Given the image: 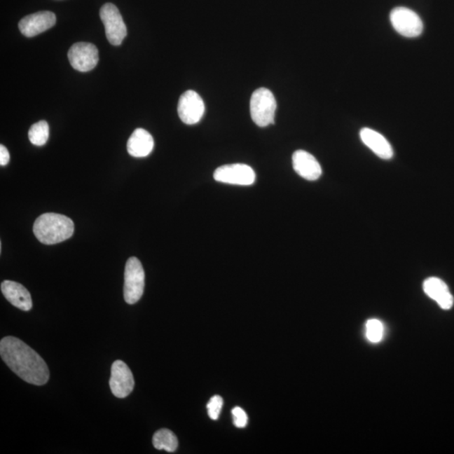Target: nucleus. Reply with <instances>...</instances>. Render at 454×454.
<instances>
[{"mask_svg":"<svg viewBox=\"0 0 454 454\" xmlns=\"http://www.w3.org/2000/svg\"><path fill=\"white\" fill-rule=\"evenodd\" d=\"M0 355L8 367L29 384L41 386L49 380L46 362L23 340L6 336L0 342Z\"/></svg>","mask_w":454,"mask_h":454,"instance_id":"obj_1","label":"nucleus"},{"mask_svg":"<svg viewBox=\"0 0 454 454\" xmlns=\"http://www.w3.org/2000/svg\"><path fill=\"white\" fill-rule=\"evenodd\" d=\"M74 231V221L63 214L45 213L34 223L33 233L38 241L53 245L69 239Z\"/></svg>","mask_w":454,"mask_h":454,"instance_id":"obj_2","label":"nucleus"},{"mask_svg":"<svg viewBox=\"0 0 454 454\" xmlns=\"http://www.w3.org/2000/svg\"><path fill=\"white\" fill-rule=\"evenodd\" d=\"M277 102L275 95L266 88H260L254 92L250 100L252 120L260 128L275 123Z\"/></svg>","mask_w":454,"mask_h":454,"instance_id":"obj_3","label":"nucleus"},{"mask_svg":"<svg viewBox=\"0 0 454 454\" xmlns=\"http://www.w3.org/2000/svg\"><path fill=\"white\" fill-rule=\"evenodd\" d=\"M145 288V272L142 264L132 256L126 262L125 268L124 298L129 305L140 301Z\"/></svg>","mask_w":454,"mask_h":454,"instance_id":"obj_4","label":"nucleus"},{"mask_svg":"<svg viewBox=\"0 0 454 454\" xmlns=\"http://www.w3.org/2000/svg\"><path fill=\"white\" fill-rule=\"evenodd\" d=\"M99 16L109 43L120 46L128 35V29L118 8L115 4H105L100 8Z\"/></svg>","mask_w":454,"mask_h":454,"instance_id":"obj_5","label":"nucleus"},{"mask_svg":"<svg viewBox=\"0 0 454 454\" xmlns=\"http://www.w3.org/2000/svg\"><path fill=\"white\" fill-rule=\"evenodd\" d=\"M392 27L399 35L405 37L419 36L423 32V22L413 11L406 7L394 8L390 13Z\"/></svg>","mask_w":454,"mask_h":454,"instance_id":"obj_6","label":"nucleus"},{"mask_svg":"<svg viewBox=\"0 0 454 454\" xmlns=\"http://www.w3.org/2000/svg\"><path fill=\"white\" fill-rule=\"evenodd\" d=\"M214 179L217 182L248 186L254 184L256 174L250 166L235 163L218 167L214 171Z\"/></svg>","mask_w":454,"mask_h":454,"instance_id":"obj_7","label":"nucleus"},{"mask_svg":"<svg viewBox=\"0 0 454 454\" xmlns=\"http://www.w3.org/2000/svg\"><path fill=\"white\" fill-rule=\"evenodd\" d=\"M67 57L74 69L88 71L94 69L98 64L99 50L94 44L78 42L71 46Z\"/></svg>","mask_w":454,"mask_h":454,"instance_id":"obj_8","label":"nucleus"},{"mask_svg":"<svg viewBox=\"0 0 454 454\" xmlns=\"http://www.w3.org/2000/svg\"><path fill=\"white\" fill-rule=\"evenodd\" d=\"M205 111L204 100L195 91L188 90L180 96L178 114L186 125H195L203 117Z\"/></svg>","mask_w":454,"mask_h":454,"instance_id":"obj_9","label":"nucleus"},{"mask_svg":"<svg viewBox=\"0 0 454 454\" xmlns=\"http://www.w3.org/2000/svg\"><path fill=\"white\" fill-rule=\"evenodd\" d=\"M135 386L132 370L121 360L114 362L111 367V376L109 387L111 392L117 398L128 397L132 392Z\"/></svg>","mask_w":454,"mask_h":454,"instance_id":"obj_10","label":"nucleus"},{"mask_svg":"<svg viewBox=\"0 0 454 454\" xmlns=\"http://www.w3.org/2000/svg\"><path fill=\"white\" fill-rule=\"evenodd\" d=\"M56 21V15L53 12H37L24 17L19 22V29L24 36L33 37L52 28Z\"/></svg>","mask_w":454,"mask_h":454,"instance_id":"obj_11","label":"nucleus"},{"mask_svg":"<svg viewBox=\"0 0 454 454\" xmlns=\"http://www.w3.org/2000/svg\"><path fill=\"white\" fill-rule=\"evenodd\" d=\"M292 163L294 171L306 180H317L322 174V167L317 158L305 151H294Z\"/></svg>","mask_w":454,"mask_h":454,"instance_id":"obj_12","label":"nucleus"},{"mask_svg":"<svg viewBox=\"0 0 454 454\" xmlns=\"http://www.w3.org/2000/svg\"><path fill=\"white\" fill-rule=\"evenodd\" d=\"M1 291L6 300L16 308L24 311L32 310L31 294L22 284L15 281L4 280L1 283Z\"/></svg>","mask_w":454,"mask_h":454,"instance_id":"obj_13","label":"nucleus"},{"mask_svg":"<svg viewBox=\"0 0 454 454\" xmlns=\"http://www.w3.org/2000/svg\"><path fill=\"white\" fill-rule=\"evenodd\" d=\"M424 292L435 301L441 309L449 310L453 305L454 298L450 293L448 285L439 277H431L424 281Z\"/></svg>","mask_w":454,"mask_h":454,"instance_id":"obj_14","label":"nucleus"},{"mask_svg":"<svg viewBox=\"0 0 454 454\" xmlns=\"http://www.w3.org/2000/svg\"><path fill=\"white\" fill-rule=\"evenodd\" d=\"M360 138L366 146L371 149L378 158L389 160L392 158L394 151L386 138L376 130L370 128L361 130Z\"/></svg>","mask_w":454,"mask_h":454,"instance_id":"obj_15","label":"nucleus"},{"mask_svg":"<svg viewBox=\"0 0 454 454\" xmlns=\"http://www.w3.org/2000/svg\"><path fill=\"white\" fill-rule=\"evenodd\" d=\"M154 141L147 130L138 128L134 130L128 142V151L135 158H145L153 150Z\"/></svg>","mask_w":454,"mask_h":454,"instance_id":"obj_16","label":"nucleus"},{"mask_svg":"<svg viewBox=\"0 0 454 454\" xmlns=\"http://www.w3.org/2000/svg\"><path fill=\"white\" fill-rule=\"evenodd\" d=\"M153 443L156 449L174 453L178 448L179 441L174 432L164 428L154 433Z\"/></svg>","mask_w":454,"mask_h":454,"instance_id":"obj_17","label":"nucleus"},{"mask_svg":"<svg viewBox=\"0 0 454 454\" xmlns=\"http://www.w3.org/2000/svg\"><path fill=\"white\" fill-rule=\"evenodd\" d=\"M29 140L35 146H43L49 138V125L48 122L41 121L32 125L29 130Z\"/></svg>","mask_w":454,"mask_h":454,"instance_id":"obj_18","label":"nucleus"},{"mask_svg":"<svg viewBox=\"0 0 454 454\" xmlns=\"http://www.w3.org/2000/svg\"><path fill=\"white\" fill-rule=\"evenodd\" d=\"M384 334L383 324L376 319H369L366 324V335L370 342L380 343Z\"/></svg>","mask_w":454,"mask_h":454,"instance_id":"obj_19","label":"nucleus"},{"mask_svg":"<svg viewBox=\"0 0 454 454\" xmlns=\"http://www.w3.org/2000/svg\"><path fill=\"white\" fill-rule=\"evenodd\" d=\"M223 406V399L220 395H214L207 404L208 414L212 420H217Z\"/></svg>","mask_w":454,"mask_h":454,"instance_id":"obj_20","label":"nucleus"},{"mask_svg":"<svg viewBox=\"0 0 454 454\" xmlns=\"http://www.w3.org/2000/svg\"><path fill=\"white\" fill-rule=\"evenodd\" d=\"M231 412H233L235 426L238 428L245 427L248 420L245 411L242 408L237 406L233 408Z\"/></svg>","mask_w":454,"mask_h":454,"instance_id":"obj_21","label":"nucleus"},{"mask_svg":"<svg viewBox=\"0 0 454 454\" xmlns=\"http://www.w3.org/2000/svg\"><path fill=\"white\" fill-rule=\"evenodd\" d=\"M11 156L6 147L4 145L0 146V165L6 166L10 162Z\"/></svg>","mask_w":454,"mask_h":454,"instance_id":"obj_22","label":"nucleus"}]
</instances>
